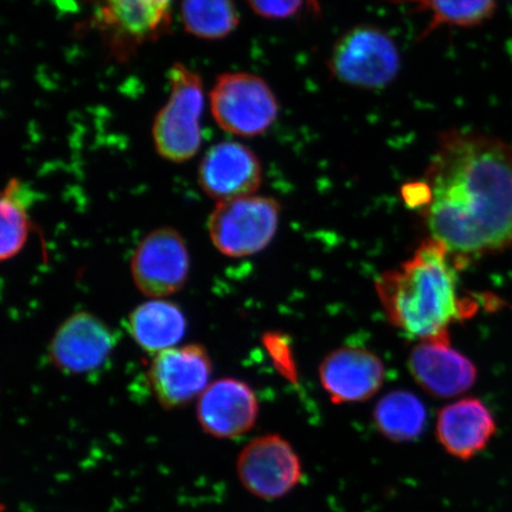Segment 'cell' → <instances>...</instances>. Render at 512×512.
I'll use <instances>...</instances> for the list:
<instances>
[{"label":"cell","instance_id":"cell-3","mask_svg":"<svg viewBox=\"0 0 512 512\" xmlns=\"http://www.w3.org/2000/svg\"><path fill=\"white\" fill-rule=\"evenodd\" d=\"M169 79V99L157 114L152 137L160 156L184 163L197 155L202 144L203 82L182 63L171 67Z\"/></svg>","mask_w":512,"mask_h":512},{"label":"cell","instance_id":"cell-8","mask_svg":"<svg viewBox=\"0 0 512 512\" xmlns=\"http://www.w3.org/2000/svg\"><path fill=\"white\" fill-rule=\"evenodd\" d=\"M238 476L243 488L266 501L290 494L303 477L296 450L279 434H266L251 441L240 453Z\"/></svg>","mask_w":512,"mask_h":512},{"label":"cell","instance_id":"cell-15","mask_svg":"<svg viewBox=\"0 0 512 512\" xmlns=\"http://www.w3.org/2000/svg\"><path fill=\"white\" fill-rule=\"evenodd\" d=\"M259 415V402L247 383L222 379L198 398L197 418L204 432L219 439H234L252 430Z\"/></svg>","mask_w":512,"mask_h":512},{"label":"cell","instance_id":"cell-14","mask_svg":"<svg viewBox=\"0 0 512 512\" xmlns=\"http://www.w3.org/2000/svg\"><path fill=\"white\" fill-rule=\"evenodd\" d=\"M260 160L249 147L235 142L216 144L203 157L198 183L217 202L251 196L260 188Z\"/></svg>","mask_w":512,"mask_h":512},{"label":"cell","instance_id":"cell-21","mask_svg":"<svg viewBox=\"0 0 512 512\" xmlns=\"http://www.w3.org/2000/svg\"><path fill=\"white\" fill-rule=\"evenodd\" d=\"M30 192L17 178L6 184L0 203L2 214V242H0V258L3 261L14 258L27 243L30 219Z\"/></svg>","mask_w":512,"mask_h":512},{"label":"cell","instance_id":"cell-19","mask_svg":"<svg viewBox=\"0 0 512 512\" xmlns=\"http://www.w3.org/2000/svg\"><path fill=\"white\" fill-rule=\"evenodd\" d=\"M398 5L411 6L428 17L420 38L431 35L441 27L475 28L488 22L498 8V0H390Z\"/></svg>","mask_w":512,"mask_h":512},{"label":"cell","instance_id":"cell-12","mask_svg":"<svg viewBox=\"0 0 512 512\" xmlns=\"http://www.w3.org/2000/svg\"><path fill=\"white\" fill-rule=\"evenodd\" d=\"M409 373L427 394L453 399L470 390L477 381L475 364L446 341H422L408 357Z\"/></svg>","mask_w":512,"mask_h":512},{"label":"cell","instance_id":"cell-1","mask_svg":"<svg viewBox=\"0 0 512 512\" xmlns=\"http://www.w3.org/2000/svg\"><path fill=\"white\" fill-rule=\"evenodd\" d=\"M402 194L457 261L512 248V146L502 139L446 131L424 179Z\"/></svg>","mask_w":512,"mask_h":512},{"label":"cell","instance_id":"cell-10","mask_svg":"<svg viewBox=\"0 0 512 512\" xmlns=\"http://www.w3.org/2000/svg\"><path fill=\"white\" fill-rule=\"evenodd\" d=\"M213 364L200 344H188L158 352L149 380L160 405L174 409L200 398L208 387Z\"/></svg>","mask_w":512,"mask_h":512},{"label":"cell","instance_id":"cell-18","mask_svg":"<svg viewBox=\"0 0 512 512\" xmlns=\"http://www.w3.org/2000/svg\"><path fill=\"white\" fill-rule=\"evenodd\" d=\"M427 409L418 396L407 390H393L377 401L373 412L376 430L393 443H411L421 437L427 425Z\"/></svg>","mask_w":512,"mask_h":512},{"label":"cell","instance_id":"cell-5","mask_svg":"<svg viewBox=\"0 0 512 512\" xmlns=\"http://www.w3.org/2000/svg\"><path fill=\"white\" fill-rule=\"evenodd\" d=\"M211 113L222 130L239 137H258L279 115L277 96L258 75L227 73L210 93Z\"/></svg>","mask_w":512,"mask_h":512},{"label":"cell","instance_id":"cell-16","mask_svg":"<svg viewBox=\"0 0 512 512\" xmlns=\"http://www.w3.org/2000/svg\"><path fill=\"white\" fill-rule=\"evenodd\" d=\"M496 432L494 413L477 398H464L448 403L438 413L435 425L441 447L451 457L463 462L484 451Z\"/></svg>","mask_w":512,"mask_h":512},{"label":"cell","instance_id":"cell-7","mask_svg":"<svg viewBox=\"0 0 512 512\" xmlns=\"http://www.w3.org/2000/svg\"><path fill=\"white\" fill-rule=\"evenodd\" d=\"M96 28L113 50L128 56L169 28L172 0H92Z\"/></svg>","mask_w":512,"mask_h":512},{"label":"cell","instance_id":"cell-4","mask_svg":"<svg viewBox=\"0 0 512 512\" xmlns=\"http://www.w3.org/2000/svg\"><path fill=\"white\" fill-rule=\"evenodd\" d=\"M329 72L335 80L360 89H382L399 75L398 44L375 25H357L345 31L331 50Z\"/></svg>","mask_w":512,"mask_h":512},{"label":"cell","instance_id":"cell-11","mask_svg":"<svg viewBox=\"0 0 512 512\" xmlns=\"http://www.w3.org/2000/svg\"><path fill=\"white\" fill-rule=\"evenodd\" d=\"M113 332L98 317L78 312L68 317L51 338L48 354L55 368L66 374L99 369L113 351Z\"/></svg>","mask_w":512,"mask_h":512},{"label":"cell","instance_id":"cell-2","mask_svg":"<svg viewBox=\"0 0 512 512\" xmlns=\"http://www.w3.org/2000/svg\"><path fill=\"white\" fill-rule=\"evenodd\" d=\"M456 262L430 238L405 264L383 273L376 291L390 323L419 342H450V326L472 313L459 296Z\"/></svg>","mask_w":512,"mask_h":512},{"label":"cell","instance_id":"cell-17","mask_svg":"<svg viewBox=\"0 0 512 512\" xmlns=\"http://www.w3.org/2000/svg\"><path fill=\"white\" fill-rule=\"evenodd\" d=\"M128 329L140 348L156 355L176 347L185 335L187 320L176 304L153 299L134 309L128 318Z\"/></svg>","mask_w":512,"mask_h":512},{"label":"cell","instance_id":"cell-6","mask_svg":"<svg viewBox=\"0 0 512 512\" xmlns=\"http://www.w3.org/2000/svg\"><path fill=\"white\" fill-rule=\"evenodd\" d=\"M279 217L273 198L251 195L219 202L208 221L211 242L232 258L254 255L270 245Z\"/></svg>","mask_w":512,"mask_h":512},{"label":"cell","instance_id":"cell-9","mask_svg":"<svg viewBox=\"0 0 512 512\" xmlns=\"http://www.w3.org/2000/svg\"><path fill=\"white\" fill-rule=\"evenodd\" d=\"M131 270L134 284L145 296L168 297L181 290L189 278L187 243L174 228L153 230L134 252Z\"/></svg>","mask_w":512,"mask_h":512},{"label":"cell","instance_id":"cell-20","mask_svg":"<svg viewBox=\"0 0 512 512\" xmlns=\"http://www.w3.org/2000/svg\"><path fill=\"white\" fill-rule=\"evenodd\" d=\"M181 19L188 34L208 41L226 38L240 23L234 0H183Z\"/></svg>","mask_w":512,"mask_h":512},{"label":"cell","instance_id":"cell-22","mask_svg":"<svg viewBox=\"0 0 512 512\" xmlns=\"http://www.w3.org/2000/svg\"><path fill=\"white\" fill-rule=\"evenodd\" d=\"M249 8L265 19H287L302 10L305 0H247Z\"/></svg>","mask_w":512,"mask_h":512},{"label":"cell","instance_id":"cell-13","mask_svg":"<svg viewBox=\"0 0 512 512\" xmlns=\"http://www.w3.org/2000/svg\"><path fill=\"white\" fill-rule=\"evenodd\" d=\"M386 369L379 356L366 349L341 348L330 352L319 367V380L336 405L368 401L379 393Z\"/></svg>","mask_w":512,"mask_h":512}]
</instances>
